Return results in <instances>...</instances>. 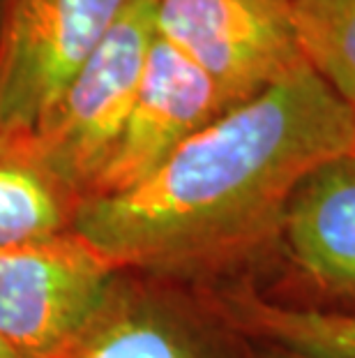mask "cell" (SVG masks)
I'll list each match as a JSON object with an SVG mask.
<instances>
[{"label":"cell","instance_id":"1","mask_svg":"<svg viewBox=\"0 0 355 358\" xmlns=\"http://www.w3.org/2000/svg\"><path fill=\"white\" fill-rule=\"evenodd\" d=\"M355 113L309 67L224 111L130 192L74 222L118 271L215 287L252 278L300 180L351 153Z\"/></svg>","mask_w":355,"mask_h":358},{"label":"cell","instance_id":"2","mask_svg":"<svg viewBox=\"0 0 355 358\" xmlns=\"http://www.w3.org/2000/svg\"><path fill=\"white\" fill-rule=\"evenodd\" d=\"M263 299L355 315V157L328 159L293 189L263 264L243 278Z\"/></svg>","mask_w":355,"mask_h":358},{"label":"cell","instance_id":"3","mask_svg":"<svg viewBox=\"0 0 355 358\" xmlns=\"http://www.w3.org/2000/svg\"><path fill=\"white\" fill-rule=\"evenodd\" d=\"M153 40L155 0H137L120 14L30 136L37 157L83 201L130 116Z\"/></svg>","mask_w":355,"mask_h":358},{"label":"cell","instance_id":"4","mask_svg":"<svg viewBox=\"0 0 355 358\" xmlns=\"http://www.w3.org/2000/svg\"><path fill=\"white\" fill-rule=\"evenodd\" d=\"M56 358H259L206 287L116 271L100 306Z\"/></svg>","mask_w":355,"mask_h":358},{"label":"cell","instance_id":"5","mask_svg":"<svg viewBox=\"0 0 355 358\" xmlns=\"http://www.w3.org/2000/svg\"><path fill=\"white\" fill-rule=\"evenodd\" d=\"M137 0H3L0 139H30Z\"/></svg>","mask_w":355,"mask_h":358},{"label":"cell","instance_id":"6","mask_svg":"<svg viewBox=\"0 0 355 358\" xmlns=\"http://www.w3.org/2000/svg\"><path fill=\"white\" fill-rule=\"evenodd\" d=\"M155 33L215 83L229 109L307 65L291 0H155Z\"/></svg>","mask_w":355,"mask_h":358},{"label":"cell","instance_id":"7","mask_svg":"<svg viewBox=\"0 0 355 358\" xmlns=\"http://www.w3.org/2000/svg\"><path fill=\"white\" fill-rule=\"evenodd\" d=\"M116 271L74 229L0 250V340L21 358L60 356Z\"/></svg>","mask_w":355,"mask_h":358},{"label":"cell","instance_id":"8","mask_svg":"<svg viewBox=\"0 0 355 358\" xmlns=\"http://www.w3.org/2000/svg\"><path fill=\"white\" fill-rule=\"evenodd\" d=\"M224 111L229 106L215 83L155 33L130 116L86 201L109 199L141 185Z\"/></svg>","mask_w":355,"mask_h":358},{"label":"cell","instance_id":"9","mask_svg":"<svg viewBox=\"0 0 355 358\" xmlns=\"http://www.w3.org/2000/svg\"><path fill=\"white\" fill-rule=\"evenodd\" d=\"M81 203L30 139H0V250L72 231Z\"/></svg>","mask_w":355,"mask_h":358},{"label":"cell","instance_id":"10","mask_svg":"<svg viewBox=\"0 0 355 358\" xmlns=\"http://www.w3.org/2000/svg\"><path fill=\"white\" fill-rule=\"evenodd\" d=\"M206 289L249 340L312 358H355V315L282 306L243 280Z\"/></svg>","mask_w":355,"mask_h":358},{"label":"cell","instance_id":"11","mask_svg":"<svg viewBox=\"0 0 355 358\" xmlns=\"http://www.w3.org/2000/svg\"><path fill=\"white\" fill-rule=\"evenodd\" d=\"M307 67L355 113V0H291Z\"/></svg>","mask_w":355,"mask_h":358},{"label":"cell","instance_id":"12","mask_svg":"<svg viewBox=\"0 0 355 358\" xmlns=\"http://www.w3.org/2000/svg\"><path fill=\"white\" fill-rule=\"evenodd\" d=\"M256 352H259V358H312V356H302L296 352H289V349H282V347L261 345V342H256Z\"/></svg>","mask_w":355,"mask_h":358},{"label":"cell","instance_id":"13","mask_svg":"<svg viewBox=\"0 0 355 358\" xmlns=\"http://www.w3.org/2000/svg\"><path fill=\"white\" fill-rule=\"evenodd\" d=\"M0 358H21V356L17 352H12V349L7 347L3 340H0Z\"/></svg>","mask_w":355,"mask_h":358},{"label":"cell","instance_id":"14","mask_svg":"<svg viewBox=\"0 0 355 358\" xmlns=\"http://www.w3.org/2000/svg\"><path fill=\"white\" fill-rule=\"evenodd\" d=\"M351 155L355 157V141H353V148H351Z\"/></svg>","mask_w":355,"mask_h":358},{"label":"cell","instance_id":"15","mask_svg":"<svg viewBox=\"0 0 355 358\" xmlns=\"http://www.w3.org/2000/svg\"><path fill=\"white\" fill-rule=\"evenodd\" d=\"M0 5H3V0H0Z\"/></svg>","mask_w":355,"mask_h":358}]
</instances>
